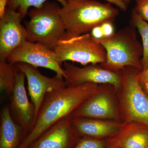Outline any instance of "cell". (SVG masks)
<instances>
[{
	"mask_svg": "<svg viewBox=\"0 0 148 148\" xmlns=\"http://www.w3.org/2000/svg\"><path fill=\"white\" fill-rule=\"evenodd\" d=\"M99 84L86 83L66 86L47 93L40 106L32 130L18 148H28L48 129L74 111L96 92Z\"/></svg>",
	"mask_w": 148,
	"mask_h": 148,
	"instance_id": "cell-1",
	"label": "cell"
},
{
	"mask_svg": "<svg viewBox=\"0 0 148 148\" xmlns=\"http://www.w3.org/2000/svg\"><path fill=\"white\" fill-rule=\"evenodd\" d=\"M61 14L66 30L64 38L88 34L95 27L112 23L119 13L110 3L94 0L67 1Z\"/></svg>",
	"mask_w": 148,
	"mask_h": 148,
	"instance_id": "cell-2",
	"label": "cell"
},
{
	"mask_svg": "<svg viewBox=\"0 0 148 148\" xmlns=\"http://www.w3.org/2000/svg\"><path fill=\"white\" fill-rule=\"evenodd\" d=\"M95 39L106 50V61L101 64L104 68L120 71L125 67L131 66L143 71V45L138 40L135 27H125L108 36Z\"/></svg>",
	"mask_w": 148,
	"mask_h": 148,
	"instance_id": "cell-3",
	"label": "cell"
},
{
	"mask_svg": "<svg viewBox=\"0 0 148 148\" xmlns=\"http://www.w3.org/2000/svg\"><path fill=\"white\" fill-rule=\"evenodd\" d=\"M61 8L57 3L49 1L39 8L29 10V20L24 21L27 40L41 43L54 50L66 35Z\"/></svg>",
	"mask_w": 148,
	"mask_h": 148,
	"instance_id": "cell-4",
	"label": "cell"
},
{
	"mask_svg": "<svg viewBox=\"0 0 148 148\" xmlns=\"http://www.w3.org/2000/svg\"><path fill=\"white\" fill-rule=\"evenodd\" d=\"M140 71L127 66L122 70L120 87L116 90L122 122L135 121L148 126V95L138 79Z\"/></svg>",
	"mask_w": 148,
	"mask_h": 148,
	"instance_id": "cell-5",
	"label": "cell"
},
{
	"mask_svg": "<svg viewBox=\"0 0 148 148\" xmlns=\"http://www.w3.org/2000/svg\"><path fill=\"white\" fill-rule=\"evenodd\" d=\"M61 64L72 61L83 66L89 64H103L107 59L105 48L89 33L64 38L54 49Z\"/></svg>",
	"mask_w": 148,
	"mask_h": 148,
	"instance_id": "cell-6",
	"label": "cell"
},
{
	"mask_svg": "<svg viewBox=\"0 0 148 148\" xmlns=\"http://www.w3.org/2000/svg\"><path fill=\"white\" fill-rule=\"evenodd\" d=\"M116 90L112 85L99 84L96 92L74 111L71 116L122 122Z\"/></svg>",
	"mask_w": 148,
	"mask_h": 148,
	"instance_id": "cell-7",
	"label": "cell"
},
{
	"mask_svg": "<svg viewBox=\"0 0 148 148\" xmlns=\"http://www.w3.org/2000/svg\"><path fill=\"white\" fill-rule=\"evenodd\" d=\"M7 61L11 64L24 63L35 68L50 69L59 77H66L55 51L41 43L25 41L10 53Z\"/></svg>",
	"mask_w": 148,
	"mask_h": 148,
	"instance_id": "cell-8",
	"label": "cell"
},
{
	"mask_svg": "<svg viewBox=\"0 0 148 148\" xmlns=\"http://www.w3.org/2000/svg\"><path fill=\"white\" fill-rule=\"evenodd\" d=\"M66 86H75L86 83L101 84H108L116 90L120 87L122 71H116L106 69L101 64H90L84 67H77L66 61L63 63Z\"/></svg>",
	"mask_w": 148,
	"mask_h": 148,
	"instance_id": "cell-9",
	"label": "cell"
},
{
	"mask_svg": "<svg viewBox=\"0 0 148 148\" xmlns=\"http://www.w3.org/2000/svg\"><path fill=\"white\" fill-rule=\"evenodd\" d=\"M20 14L7 6L0 18V61H7L10 53L27 40L25 27Z\"/></svg>",
	"mask_w": 148,
	"mask_h": 148,
	"instance_id": "cell-10",
	"label": "cell"
},
{
	"mask_svg": "<svg viewBox=\"0 0 148 148\" xmlns=\"http://www.w3.org/2000/svg\"><path fill=\"white\" fill-rule=\"evenodd\" d=\"M16 64L26 76L29 95L32 103L34 105L36 118L46 94L51 91L66 87L65 80L56 75L53 77L45 76L41 73L37 68L26 63H18Z\"/></svg>",
	"mask_w": 148,
	"mask_h": 148,
	"instance_id": "cell-11",
	"label": "cell"
},
{
	"mask_svg": "<svg viewBox=\"0 0 148 148\" xmlns=\"http://www.w3.org/2000/svg\"><path fill=\"white\" fill-rule=\"evenodd\" d=\"M26 78L24 72L17 67L15 87L11 95L10 110L14 120L24 128L27 135L34 126L36 110L34 105L28 98L25 87Z\"/></svg>",
	"mask_w": 148,
	"mask_h": 148,
	"instance_id": "cell-12",
	"label": "cell"
},
{
	"mask_svg": "<svg viewBox=\"0 0 148 148\" xmlns=\"http://www.w3.org/2000/svg\"><path fill=\"white\" fill-rule=\"evenodd\" d=\"M80 138L70 116L52 125L28 148H74Z\"/></svg>",
	"mask_w": 148,
	"mask_h": 148,
	"instance_id": "cell-13",
	"label": "cell"
},
{
	"mask_svg": "<svg viewBox=\"0 0 148 148\" xmlns=\"http://www.w3.org/2000/svg\"><path fill=\"white\" fill-rule=\"evenodd\" d=\"M108 142L119 148H148V126L137 122H123Z\"/></svg>",
	"mask_w": 148,
	"mask_h": 148,
	"instance_id": "cell-14",
	"label": "cell"
},
{
	"mask_svg": "<svg viewBox=\"0 0 148 148\" xmlns=\"http://www.w3.org/2000/svg\"><path fill=\"white\" fill-rule=\"evenodd\" d=\"M72 122L80 138L108 139L116 134L122 125L123 122L88 118H72Z\"/></svg>",
	"mask_w": 148,
	"mask_h": 148,
	"instance_id": "cell-15",
	"label": "cell"
},
{
	"mask_svg": "<svg viewBox=\"0 0 148 148\" xmlns=\"http://www.w3.org/2000/svg\"><path fill=\"white\" fill-rule=\"evenodd\" d=\"M27 135L24 128L14 119L10 107L2 110L0 127V148H18Z\"/></svg>",
	"mask_w": 148,
	"mask_h": 148,
	"instance_id": "cell-16",
	"label": "cell"
},
{
	"mask_svg": "<svg viewBox=\"0 0 148 148\" xmlns=\"http://www.w3.org/2000/svg\"><path fill=\"white\" fill-rule=\"evenodd\" d=\"M17 67L15 64L7 61H0V90L1 92L11 95L15 87Z\"/></svg>",
	"mask_w": 148,
	"mask_h": 148,
	"instance_id": "cell-17",
	"label": "cell"
},
{
	"mask_svg": "<svg viewBox=\"0 0 148 148\" xmlns=\"http://www.w3.org/2000/svg\"><path fill=\"white\" fill-rule=\"evenodd\" d=\"M131 26L137 28L142 38L143 54L142 59L143 70L148 67V23L137 14L134 8L131 12Z\"/></svg>",
	"mask_w": 148,
	"mask_h": 148,
	"instance_id": "cell-18",
	"label": "cell"
},
{
	"mask_svg": "<svg viewBox=\"0 0 148 148\" xmlns=\"http://www.w3.org/2000/svg\"><path fill=\"white\" fill-rule=\"evenodd\" d=\"M49 0H8V6L17 11L24 19L28 14L31 7L39 8L46 2ZM64 6L66 4V0H54Z\"/></svg>",
	"mask_w": 148,
	"mask_h": 148,
	"instance_id": "cell-19",
	"label": "cell"
},
{
	"mask_svg": "<svg viewBox=\"0 0 148 148\" xmlns=\"http://www.w3.org/2000/svg\"><path fill=\"white\" fill-rule=\"evenodd\" d=\"M74 148H109L108 139H94L89 137L80 138Z\"/></svg>",
	"mask_w": 148,
	"mask_h": 148,
	"instance_id": "cell-20",
	"label": "cell"
},
{
	"mask_svg": "<svg viewBox=\"0 0 148 148\" xmlns=\"http://www.w3.org/2000/svg\"><path fill=\"white\" fill-rule=\"evenodd\" d=\"M134 9L141 18L148 21V0H136Z\"/></svg>",
	"mask_w": 148,
	"mask_h": 148,
	"instance_id": "cell-21",
	"label": "cell"
},
{
	"mask_svg": "<svg viewBox=\"0 0 148 148\" xmlns=\"http://www.w3.org/2000/svg\"><path fill=\"white\" fill-rule=\"evenodd\" d=\"M138 79L141 86L148 95V67L145 70L139 71Z\"/></svg>",
	"mask_w": 148,
	"mask_h": 148,
	"instance_id": "cell-22",
	"label": "cell"
},
{
	"mask_svg": "<svg viewBox=\"0 0 148 148\" xmlns=\"http://www.w3.org/2000/svg\"><path fill=\"white\" fill-rule=\"evenodd\" d=\"M112 23H106L101 25L102 30L104 34V37L108 36L114 34L113 27L112 26Z\"/></svg>",
	"mask_w": 148,
	"mask_h": 148,
	"instance_id": "cell-23",
	"label": "cell"
},
{
	"mask_svg": "<svg viewBox=\"0 0 148 148\" xmlns=\"http://www.w3.org/2000/svg\"><path fill=\"white\" fill-rule=\"evenodd\" d=\"M91 36L96 39H100L104 37V34L101 26L95 27L90 32Z\"/></svg>",
	"mask_w": 148,
	"mask_h": 148,
	"instance_id": "cell-24",
	"label": "cell"
},
{
	"mask_svg": "<svg viewBox=\"0 0 148 148\" xmlns=\"http://www.w3.org/2000/svg\"><path fill=\"white\" fill-rule=\"evenodd\" d=\"M109 3L113 4L119 8L121 10L125 11L127 9V5L125 4L123 0H105Z\"/></svg>",
	"mask_w": 148,
	"mask_h": 148,
	"instance_id": "cell-25",
	"label": "cell"
},
{
	"mask_svg": "<svg viewBox=\"0 0 148 148\" xmlns=\"http://www.w3.org/2000/svg\"><path fill=\"white\" fill-rule=\"evenodd\" d=\"M8 0H0V18L3 16L8 6Z\"/></svg>",
	"mask_w": 148,
	"mask_h": 148,
	"instance_id": "cell-26",
	"label": "cell"
},
{
	"mask_svg": "<svg viewBox=\"0 0 148 148\" xmlns=\"http://www.w3.org/2000/svg\"><path fill=\"white\" fill-rule=\"evenodd\" d=\"M123 1L125 3L127 6L131 2V0H123Z\"/></svg>",
	"mask_w": 148,
	"mask_h": 148,
	"instance_id": "cell-27",
	"label": "cell"
},
{
	"mask_svg": "<svg viewBox=\"0 0 148 148\" xmlns=\"http://www.w3.org/2000/svg\"><path fill=\"white\" fill-rule=\"evenodd\" d=\"M108 145L109 148H119L113 145H110V144H109V143H108Z\"/></svg>",
	"mask_w": 148,
	"mask_h": 148,
	"instance_id": "cell-28",
	"label": "cell"
},
{
	"mask_svg": "<svg viewBox=\"0 0 148 148\" xmlns=\"http://www.w3.org/2000/svg\"><path fill=\"white\" fill-rule=\"evenodd\" d=\"M66 1H73V0H66Z\"/></svg>",
	"mask_w": 148,
	"mask_h": 148,
	"instance_id": "cell-29",
	"label": "cell"
}]
</instances>
